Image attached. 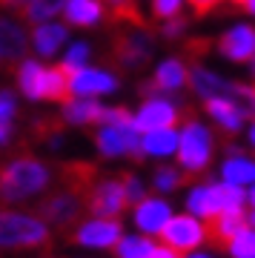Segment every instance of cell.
<instances>
[{
    "label": "cell",
    "mask_w": 255,
    "mask_h": 258,
    "mask_svg": "<svg viewBox=\"0 0 255 258\" xmlns=\"http://www.w3.org/2000/svg\"><path fill=\"white\" fill-rule=\"evenodd\" d=\"M52 184L49 164L32 155L12 158L6 166H0V201L3 204H23L35 195L46 192Z\"/></svg>",
    "instance_id": "1"
},
{
    "label": "cell",
    "mask_w": 255,
    "mask_h": 258,
    "mask_svg": "<svg viewBox=\"0 0 255 258\" xmlns=\"http://www.w3.org/2000/svg\"><path fill=\"white\" fill-rule=\"evenodd\" d=\"M246 192L238 186L221 184V181H210V184L192 186L186 195V215L198 218V221H212L224 212H244Z\"/></svg>",
    "instance_id": "2"
},
{
    "label": "cell",
    "mask_w": 255,
    "mask_h": 258,
    "mask_svg": "<svg viewBox=\"0 0 255 258\" xmlns=\"http://www.w3.org/2000/svg\"><path fill=\"white\" fill-rule=\"evenodd\" d=\"M18 83L29 101H69V75L60 66H40L26 57L18 66Z\"/></svg>",
    "instance_id": "3"
},
{
    "label": "cell",
    "mask_w": 255,
    "mask_h": 258,
    "mask_svg": "<svg viewBox=\"0 0 255 258\" xmlns=\"http://www.w3.org/2000/svg\"><path fill=\"white\" fill-rule=\"evenodd\" d=\"M212 152H215V138L212 132L201 120L186 118L183 120L181 132H178V164L186 175H201L212 161Z\"/></svg>",
    "instance_id": "4"
},
{
    "label": "cell",
    "mask_w": 255,
    "mask_h": 258,
    "mask_svg": "<svg viewBox=\"0 0 255 258\" xmlns=\"http://www.w3.org/2000/svg\"><path fill=\"white\" fill-rule=\"evenodd\" d=\"M49 241V227L37 215L0 210V249H35Z\"/></svg>",
    "instance_id": "5"
},
{
    "label": "cell",
    "mask_w": 255,
    "mask_h": 258,
    "mask_svg": "<svg viewBox=\"0 0 255 258\" xmlns=\"http://www.w3.org/2000/svg\"><path fill=\"white\" fill-rule=\"evenodd\" d=\"M152 55V35L146 26H118L112 40V60L123 69H138Z\"/></svg>",
    "instance_id": "6"
},
{
    "label": "cell",
    "mask_w": 255,
    "mask_h": 258,
    "mask_svg": "<svg viewBox=\"0 0 255 258\" xmlns=\"http://www.w3.org/2000/svg\"><path fill=\"white\" fill-rule=\"evenodd\" d=\"M95 147L103 158H123V155L141 158V132L135 129L132 120L103 123L95 132Z\"/></svg>",
    "instance_id": "7"
},
{
    "label": "cell",
    "mask_w": 255,
    "mask_h": 258,
    "mask_svg": "<svg viewBox=\"0 0 255 258\" xmlns=\"http://www.w3.org/2000/svg\"><path fill=\"white\" fill-rule=\"evenodd\" d=\"M161 241H164V247L175 249L178 255L181 252H192V249H198L207 241V224L186 215V212L183 215H172L166 221V227L161 230Z\"/></svg>",
    "instance_id": "8"
},
{
    "label": "cell",
    "mask_w": 255,
    "mask_h": 258,
    "mask_svg": "<svg viewBox=\"0 0 255 258\" xmlns=\"http://www.w3.org/2000/svg\"><path fill=\"white\" fill-rule=\"evenodd\" d=\"M120 238H123V227L115 218H89V221H81V227L72 232V244L86 249L118 247Z\"/></svg>",
    "instance_id": "9"
},
{
    "label": "cell",
    "mask_w": 255,
    "mask_h": 258,
    "mask_svg": "<svg viewBox=\"0 0 255 258\" xmlns=\"http://www.w3.org/2000/svg\"><path fill=\"white\" fill-rule=\"evenodd\" d=\"M181 120V109L178 103L166 101V98H146L138 112L132 115V123L135 129L144 135V132H155V129H175V123Z\"/></svg>",
    "instance_id": "10"
},
{
    "label": "cell",
    "mask_w": 255,
    "mask_h": 258,
    "mask_svg": "<svg viewBox=\"0 0 255 258\" xmlns=\"http://www.w3.org/2000/svg\"><path fill=\"white\" fill-rule=\"evenodd\" d=\"M118 75L106 72V69H92V66H83L78 72L69 75V98H100V95L118 92Z\"/></svg>",
    "instance_id": "11"
},
{
    "label": "cell",
    "mask_w": 255,
    "mask_h": 258,
    "mask_svg": "<svg viewBox=\"0 0 255 258\" xmlns=\"http://www.w3.org/2000/svg\"><path fill=\"white\" fill-rule=\"evenodd\" d=\"M81 210H83V198L81 195L69 192V189H55V192H49L40 204V221L43 224H57V227H66V224H72L81 218Z\"/></svg>",
    "instance_id": "12"
},
{
    "label": "cell",
    "mask_w": 255,
    "mask_h": 258,
    "mask_svg": "<svg viewBox=\"0 0 255 258\" xmlns=\"http://www.w3.org/2000/svg\"><path fill=\"white\" fill-rule=\"evenodd\" d=\"M186 83L192 86V92L198 98H204V101H210V98H229V101H235L238 86H241V83L227 81V78H221L218 72H212V69H207L201 63L189 69V81Z\"/></svg>",
    "instance_id": "13"
},
{
    "label": "cell",
    "mask_w": 255,
    "mask_h": 258,
    "mask_svg": "<svg viewBox=\"0 0 255 258\" xmlns=\"http://www.w3.org/2000/svg\"><path fill=\"white\" fill-rule=\"evenodd\" d=\"M86 204L95 212V218H118L120 212L126 210L120 181H98L86 195Z\"/></svg>",
    "instance_id": "14"
},
{
    "label": "cell",
    "mask_w": 255,
    "mask_h": 258,
    "mask_svg": "<svg viewBox=\"0 0 255 258\" xmlns=\"http://www.w3.org/2000/svg\"><path fill=\"white\" fill-rule=\"evenodd\" d=\"M218 52L232 63H246L255 60V26L235 23L218 37Z\"/></svg>",
    "instance_id": "15"
},
{
    "label": "cell",
    "mask_w": 255,
    "mask_h": 258,
    "mask_svg": "<svg viewBox=\"0 0 255 258\" xmlns=\"http://www.w3.org/2000/svg\"><path fill=\"white\" fill-rule=\"evenodd\" d=\"M169 218H172L169 204H166L164 198H149V195L138 204L135 215H132L135 227L144 232L146 238H149V235H161V230L166 227V221H169Z\"/></svg>",
    "instance_id": "16"
},
{
    "label": "cell",
    "mask_w": 255,
    "mask_h": 258,
    "mask_svg": "<svg viewBox=\"0 0 255 258\" xmlns=\"http://www.w3.org/2000/svg\"><path fill=\"white\" fill-rule=\"evenodd\" d=\"M95 184H98V166L95 164H86V161H66V164H60V186L63 189L86 198Z\"/></svg>",
    "instance_id": "17"
},
{
    "label": "cell",
    "mask_w": 255,
    "mask_h": 258,
    "mask_svg": "<svg viewBox=\"0 0 255 258\" xmlns=\"http://www.w3.org/2000/svg\"><path fill=\"white\" fill-rule=\"evenodd\" d=\"M189 81V69L183 63V57H166L155 66V75H152V86L155 92H178L183 89Z\"/></svg>",
    "instance_id": "18"
},
{
    "label": "cell",
    "mask_w": 255,
    "mask_h": 258,
    "mask_svg": "<svg viewBox=\"0 0 255 258\" xmlns=\"http://www.w3.org/2000/svg\"><path fill=\"white\" fill-rule=\"evenodd\" d=\"M249 224H246L244 212H224L218 218L207 221V241H212L215 247H227L229 241L235 238L238 232H244Z\"/></svg>",
    "instance_id": "19"
},
{
    "label": "cell",
    "mask_w": 255,
    "mask_h": 258,
    "mask_svg": "<svg viewBox=\"0 0 255 258\" xmlns=\"http://www.w3.org/2000/svg\"><path fill=\"white\" fill-rule=\"evenodd\" d=\"M204 109L227 135H235V132L244 129V120H246L244 112L238 109L229 98H210V101H204Z\"/></svg>",
    "instance_id": "20"
},
{
    "label": "cell",
    "mask_w": 255,
    "mask_h": 258,
    "mask_svg": "<svg viewBox=\"0 0 255 258\" xmlns=\"http://www.w3.org/2000/svg\"><path fill=\"white\" fill-rule=\"evenodd\" d=\"M103 112H106V106H100L98 101H89V98H69V101H63L60 120L72 123V126H86V123H100V120H103Z\"/></svg>",
    "instance_id": "21"
},
{
    "label": "cell",
    "mask_w": 255,
    "mask_h": 258,
    "mask_svg": "<svg viewBox=\"0 0 255 258\" xmlns=\"http://www.w3.org/2000/svg\"><path fill=\"white\" fill-rule=\"evenodd\" d=\"M66 35H69V32H66L63 23L49 20V23H40V26L32 29L29 40H32V49H35L40 57H52L57 49L66 43Z\"/></svg>",
    "instance_id": "22"
},
{
    "label": "cell",
    "mask_w": 255,
    "mask_h": 258,
    "mask_svg": "<svg viewBox=\"0 0 255 258\" xmlns=\"http://www.w3.org/2000/svg\"><path fill=\"white\" fill-rule=\"evenodd\" d=\"M221 184H229V186H252L255 184V158L238 152V155H229L224 164H221Z\"/></svg>",
    "instance_id": "23"
},
{
    "label": "cell",
    "mask_w": 255,
    "mask_h": 258,
    "mask_svg": "<svg viewBox=\"0 0 255 258\" xmlns=\"http://www.w3.org/2000/svg\"><path fill=\"white\" fill-rule=\"evenodd\" d=\"M26 49H29L26 29L15 23V20L0 18V55L6 60H18V57L26 55Z\"/></svg>",
    "instance_id": "24"
},
{
    "label": "cell",
    "mask_w": 255,
    "mask_h": 258,
    "mask_svg": "<svg viewBox=\"0 0 255 258\" xmlns=\"http://www.w3.org/2000/svg\"><path fill=\"white\" fill-rule=\"evenodd\" d=\"M178 152V129H155L141 135V155L169 158Z\"/></svg>",
    "instance_id": "25"
},
{
    "label": "cell",
    "mask_w": 255,
    "mask_h": 258,
    "mask_svg": "<svg viewBox=\"0 0 255 258\" xmlns=\"http://www.w3.org/2000/svg\"><path fill=\"white\" fill-rule=\"evenodd\" d=\"M63 18L69 26H95L103 18V3L100 0H66Z\"/></svg>",
    "instance_id": "26"
},
{
    "label": "cell",
    "mask_w": 255,
    "mask_h": 258,
    "mask_svg": "<svg viewBox=\"0 0 255 258\" xmlns=\"http://www.w3.org/2000/svg\"><path fill=\"white\" fill-rule=\"evenodd\" d=\"M103 9H109V18L118 26H146L138 0H100Z\"/></svg>",
    "instance_id": "27"
},
{
    "label": "cell",
    "mask_w": 255,
    "mask_h": 258,
    "mask_svg": "<svg viewBox=\"0 0 255 258\" xmlns=\"http://www.w3.org/2000/svg\"><path fill=\"white\" fill-rule=\"evenodd\" d=\"M63 6H66V0H29L20 15H23V20L40 26V23H49L55 15H60Z\"/></svg>",
    "instance_id": "28"
},
{
    "label": "cell",
    "mask_w": 255,
    "mask_h": 258,
    "mask_svg": "<svg viewBox=\"0 0 255 258\" xmlns=\"http://www.w3.org/2000/svg\"><path fill=\"white\" fill-rule=\"evenodd\" d=\"M15 115H18V101L9 89H0V147H6L15 135Z\"/></svg>",
    "instance_id": "29"
},
{
    "label": "cell",
    "mask_w": 255,
    "mask_h": 258,
    "mask_svg": "<svg viewBox=\"0 0 255 258\" xmlns=\"http://www.w3.org/2000/svg\"><path fill=\"white\" fill-rule=\"evenodd\" d=\"M152 249H155V244L146 235H123L118 241L115 252H118V258H149Z\"/></svg>",
    "instance_id": "30"
},
{
    "label": "cell",
    "mask_w": 255,
    "mask_h": 258,
    "mask_svg": "<svg viewBox=\"0 0 255 258\" xmlns=\"http://www.w3.org/2000/svg\"><path fill=\"white\" fill-rule=\"evenodd\" d=\"M189 181V175L183 172V169H178V166H161V169H155V175H152V186H155L158 192H175L178 186H183Z\"/></svg>",
    "instance_id": "31"
},
{
    "label": "cell",
    "mask_w": 255,
    "mask_h": 258,
    "mask_svg": "<svg viewBox=\"0 0 255 258\" xmlns=\"http://www.w3.org/2000/svg\"><path fill=\"white\" fill-rule=\"evenodd\" d=\"M229 258H255V230L246 227L244 232H238L235 238L227 244Z\"/></svg>",
    "instance_id": "32"
},
{
    "label": "cell",
    "mask_w": 255,
    "mask_h": 258,
    "mask_svg": "<svg viewBox=\"0 0 255 258\" xmlns=\"http://www.w3.org/2000/svg\"><path fill=\"white\" fill-rule=\"evenodd\" d=\"M89 52H92L89 43H83V40L72 43V46H69V52L63 55L60 69H63L66 75H72V72H78V69H83V66H86V60H89Z\"/></svg>",
    "instance_id": "33"
},
{
    "label": "cell",
    "mask_w": 255,
    "mask_h": 258,
    "mask_svg": "<svg viewBox=\"0 0 255 258\" xmlns=\"http://www.w3.org/2000/svg\"><path fill=\"white\" fill-rule=\"evenodd\" d=\"M120 186H123V198H126V204H141L146 198V186H144V181H141V178L138 175H132V172H129V175H123L120 178Z\"/></svg>",
    "instance_id": "34"
},
{
    "label": "cell",
    "mask_w": 255,
    "mask_h": 258,
    "mask_svg": "<svg viewBox=\"0 0 255 258\" xmlns=\"http://www.w3.org/2000/svg\"><path fill=\"white\" fill-rule=\"evenodd\" d=\"M183 0H152V15L161 20H172L181 15Z\"/></svg>",
    "instance_id": "35"
},
{
    "label": "cell",
    "mask_w": 255,
    "mask_h": 258,
    "mask_svg": "<svg viewBox=\"0 0 255 258\" xmlns=\"http://www.w3.org/2000/svg\"><path fill=\"white\" fill-rule=\"evenodd\" d=\"M183 26H186V20H183L181 15H178V18L166 20V26L161 29V35H164V37H169V40H175V37H178V35L183 32Z\"/></svg>",
    "instance_id": "36"
},
{
    "label": "cell",
    "mask_w": 255,
    "mask_h": 258,
    "mask_svg": "<svg viewBox=\"0 0 255 258\" xmlns=\"http://www.w3.org/2000/svg\"><path fill=\"white\" fill-rule=\"evenodd\" d=\"M183 3H189L195 15H210V12L218 6L221 0H183Z\"/></svg>",
    "instance_id": "37"
},
{
    "label": "cell",
    "mask_w": 255,
    "mask_h": 258,
    "mask_svg": "<svg viewBox=\"0 0 255 258\" xmlns=\"http://www.w3.org/2000/svg\"><path fill=\"white\" fill-rule=\"evenodd\" d=\"M210 52V40H189L186 43V55L198 57V55H207Z\"/></svg>",
    "instance_id": "38"
},
{
    "label": "cell",
    "mask_w": 255,
    "mask_h": 258,
    "mask_svg": "<svg viewBox=\"0 0 255 258\" xmlns=\"http://www.w3.org/2000/svg\"><path fill=\"white\" fill-rule=\"evenodd\" d=\"M149 258H181V255H178L175 249H169V247H155Z\"/></svg>",
    "instance_id": "39"
},
{
    "label": "cell",
    "mask_w": 255,
    "mask_h": 258,
    "mask_svg": "<svg viewBox=\"0 0 255 258\" xmlns=\"http://www.w3.org/2000/svg\"><path fill=\"white\" fill-rule=\"evenodd\" d=\"M246 204H249V207L255 210V184L249 186V192H246Z\"/></svg>",
    "instance_id": "40"
},
{
    "label": "cell",
    "mask_w": 255,
    "mask_h": 258,
    "mask_svg": "<svg viewBox=\"0 0 255 258\" xmlns=\"http://www.w3.org/2000/svg\"><path fill=\"white\" fill-rule=\"evenodd\" d=\"M246 141H249V147H252V152H255V120H252V126H249V135H246Z\"/></svg>",
    "instance_id": "41"
},
{
    "label": "cell",
    "mask_w": 255,
    "mask_h": 258,
    "mask_svg": "<svg viewBox=\"0 0 255 258\" xmlns=\"http://www.w3.org/2000/svg\"><path fill=\"white\" fill-rule=\"evenodd\" d=\"M244 9H246V12H252V15H255V0H244Z\"/></svg>",
    "instance_id": "42"
},
{
    "label": "cell",
    "mask_w": 255,
    "mask_h": 258,
    "mask_svg": "<svg viewBox=\"0 0 255 258\" xmlns=\"http://www.w3.org/2000/svg\"><path fill=\"white\" fill-rule=\"evenodd\" d=\"M186 258H212V255H207V252H192V255H186Z\"/></svg>",
    "instance_id": "43"
},
{
    "label": "cell",
    "mask_w": 255,
    "mask_h": 258,
    "mask_svg": "<svg viewBox=\"0 0 255 258\" xmlns=\"http://www.w3.org/2000/svg\"><path fill=\"white\" fill-rule=\"evenodd\" d=\"M232 6H238V9H244V0H229Z\"/></svg>",
    "instance_id": "44"
},
{
    "label": "cell",
    "mask_w": 255,
    "mask_h": 258,
    "mask_svg": "<svg viewBox=\"0 0 255 258\" xmlns=\"http://www.w3.org/2000/svg\"><path fill=\"white\" fill-rule=\"evenodd\" d=\"M0 57H3V55H0Z\"/></svg>",
    "instance_id": "45"
}]
</instances>
